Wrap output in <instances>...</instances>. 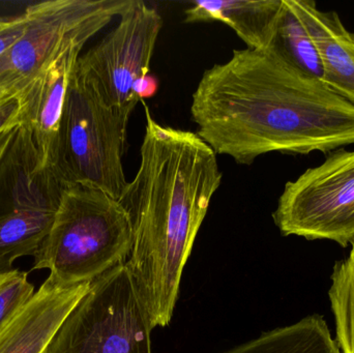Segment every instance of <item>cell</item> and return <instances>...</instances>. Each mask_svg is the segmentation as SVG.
I'll list each match as a JSON object with an SVG mask.
<instances>
[{
	"instance_id": "6da1fadb",
	"label": "cell",
	"mask_w": 354,
	"mask_h": 353,
	"mask_svg": "<svg viewBox=\"0 0 354 353\" xmlns=\"http://www.w3.org/2000/svg\"><path fill=\"white\" fill-rule=\"evenodd\" d=\"M197 135L216 155L251 165L268 153H330L354 144V105L270 50H234L202 75L192 99Z\"/></svg>"
},
{
	"instance_id": "7a4b0ae2",
	"label": "cell",
	"mask_w": 354,
	"mask_h": 353,
	"mask_svg": "<svg viewBox=\"0 0 354 353\" xmlns=\"http://www.w3.org/2000/svg\"><path fill=\"white\" fill-rule=\"evenodd\" d=\"M140 164L118 199L133 229L127 267L153 327H167L181 274L220 188L216 155L197 133L161 126L145 105Z\"/></svg>"
},
{
	"instance_id": "3957f363",
	"label": "cell",
	"mask_w": 354,
	"mask_h": 353,
	"mask_svg": "<svg viewBox=\"0 0 354 353\" xmlns=\"http://www.w3.org/2000/svg\"><path fill=\"white\" fill-rule=\"evenodd\" d=\"M132 248V225L118 199L91 184H66L32 269H49L50 281L70 287L124 263Z\"/></svg>"
},
{
	"instance_id": "277c9868",
	"label": "cell",
	"mask_w": 354,
	"mask_h": 353,
	"mask_svg": "<svg viewBox=\"0 0 354 353\" xmlns=\"http://www.w3.org/2000/svg\"><path fill=\"white\" fill-rule=\"evenodd\" d=\"M128 124L75 66L58 140L56 170L62 182L91 184L120 199L128 186L122 167Z\"/></svg>"
},
{
	"instance_id": "5b68a950",
	"label": "cell",
	"mask_w": 354,
	"mask_h": 353,
	"mask_svg": "<svg viewBox=\"0 0 354 353\" xmlns=\"http://www.w3.org/2000/svg\"><path fill=\"white\" fill-rule=\"evenodd\" d=\"M151 316L126 263L91 282L46 353H153Z\"/></svg>"
},
{
	"instance_id": "8992f818",
	"label": "cell",
	"mask_w": 354,
	"mask_h": 353,
	"mask_svg": "<svg viewBox=\"0 0 354 353\" xmlns=\"http://www.w3.org/2000/svg\"><path fill=\"white\" fill-rule=\"evenodd\" d=\"M134 0H47L25 10L23 35L0 54V89L20 93L68 44L91 39Z\"/></svg>"
},
{
	"instance_id": "52a82bcc",
	"label": "cell",
	"mask_w": 354,
	"mask_h": 353,
	"mask_svg": "<svg viewBox=\"0 0 354 353\" xmlns=\"http://www.w3.org/2000/svg\"><path fill=\"white\" fill-rule=\"evenodd\" d=\"M283 236L354 240V151H330L326 161L288 182L272 213Z\"/></svg>"
},
{
	"instance_id": "ba28073f",
	"label": "cell",
	"mask_w": 354,
	"mask_h": 353,
	"mask_svg": "<svg viewBox=\"0 0 354 353\" xmlns=\"http://www.w3.org/2000/svg\"><path fill=\"white\" fill-rule=\"evenodd\" d=\"M162 26L163 18L157 8L134 0L118 25L77 60V70L102 99L128 122L140 102L133 87L139 78L149 74Z\"/></svg>"
},
{
	"instance_id": "9c48e42d",
	"label": "cell",
	"mask_w": 354,
	"mask_h": 353,
	"mask_svg": "<svg viewBox=\"0 0 354 353\" xmlns=\"http://www.w3.org/2000/svg\"><path fill=\"white\" fill-rule=\"evenodd\" d=\"M4 161L12 178L8 200L0 207V275L14 271L19 258L37 254L53 225L66 184L54 172L35 173L12 155Z\"/></svg>"
},
{
	"instance_id": "30bf717a",
	"label": "cell",
	"mask_w": 354,
	"mask_h": 353,
	"mask_svg": "<svg viewBox=\"0 0 354 353\" xmlns=\"http://www.w3.org/2000/svg\"><path fill=\"white\" fill-rule=\"evenodd\" d=\"M89 39L68 44L23 90L20 124L12 144L37 173L57 174L60 124L71 75ZM59 176V175H58Z\"/></svg>"
},
{
	"instance_id": "8fae6325",
	"label": "cell",
	"mask_w": 354,
	"mask_h": 353,
	"mask_svg": "<svg viewBox=\"0 0 354 353\" xmlns=\"http://www.w3.org/2000/svg\"><path fill=\"white\" fill-rule=\"evenodd\" d=\"M91 282L62 287L49 279L0 330V353H46L58 330L91 289Z\"/></svg>"
},
{
	"instance_id": "7c38bea8",
	"label": "cell",
	"mask_w": 354,
	"mask_h": 353,
	"mask_svg": "<svg viewBox=\"0 0 354 353\" xmlns=\"http://www.w3.org/2000/svg\"><path fill=\"white\" fill-rule=\"evenodd\" d=\"M309 31L322 61V83L354 105V33L336 12H322L311 0H290Z\"/></svg>"
},
{
	"instance_id": "4fadbf2b",
	"label": "cell",
	"mask_w": 354,
	"mask_h": 353,
	"mask_svg": "<svg viewBox=\"0 0 354 353\" xmlns=\"http://www.w3.org/2000/svg\"><path fill=\"white\" fill-rule=\"evenodd\" d=\"M283 0H199L185 10V22L220 21L233 29L248 49L266 50L272 41Z\"/></svg>"
},
{
	"instance_id": "5bb4252c",
	"label": "cell",
	"mask_w": 354,
	"mask_h": 353,
	"mask_svg": "<svg viewBox=\"0 0 354 353\" xmlns=\"http://www.w3.org/2000/svg\"><path fill=\"white\" fill-rule=\"evenodd\" d=\"M224 353H342L324 317L311 315Z\"/></svg>"
},
{
	"instance_id": "9a60e30c",
	"label": "cell",
	"mask_w": 354,
	"mask_h": 353,
	"mask_svg": "<svg viewBox=\"0 0 354 353\" xmlns=\"http://www.w3.org/2000/svg\"><path fill=\"white\" fill-rule=\"evenodd\" d=\"M268 49L304 77L322 82L324 70L317 48L290 0L282 1Z\"/></svg>"
},
{
	"instance_id": "2e32d148",
	"label": "cell",
	"mask_w": 354,
	"mask_h": 353,
	"mask_svg": "<svg viewBox=\"0 0 354 353\" xmlns=\"http://www.w3.org/2000/svg\"><path fill=\"white\" fill-rule=\"evenodd\" d=\"M328 296L336 323V342L342 353H354V240L351 254L335 265Z\"/></svg>"
},
{
	"instance_id": "e0dca14e",
	"label": "cell",
	"mask_w": 354,
	"mask_h": 353,
	"mask_svg": "<svg viewBox=\"0 0 354 353\" xmlns=\"http://www.w3.org/2000/svg\"><path fill=\"white\" fill-rule=\"evenodd\" d=\"M35 286L26 271H14L6 274L0 282V330L30 300Z\"/></svg>"
},
{
	"instance_id": "ac0fdd59",
	"label": "cell",
	"mask_w": 354,
	"mask_h": 353,
	"mask_svg": "<svg viewBox=\"0 0 354 353\" xmlns=\"http://www.w3.org/2000/svg\"><path fill=\"white\" fill-rule=\"evenodd\" d=\"M22 97L20 93H10L0 99V133L20 124Z\"/></svg>"
},
{
	"instance_id": "d6986e66",
	"label": "cell",
	"mask_w": 354,
	"mask_h": 353,
	"mask_svg": "<svg viewBox=\"0 0 354 353\" xmlns=\"http://www.w3.org/2000/svg\"><path fill=\"white\" fill-rule=\"evenodd\" d=\"M27 26L26 14L14 18H0V54L3 53L24 32Z\"/></svg>"
},
{
	"instance_id": "ffe728a7",
	"label": "cell",
	"mask_w": 354,
	"mask_h": 353,
	"mask_svg": "<svg viewBox=\"0 0 354 353\" xmlns=\"http://www.w3.org/2000/svg\"><path fill=\"white\" fill-rule=\"evenodd\" d=\"M159 88V81L153 75L147 74L135 82L133 90L140 101L153 97Z\"/></svg>"
},
{
	"instance_id": "44dd1931",
	"label": "cell",
	"mask_w": 354,
	"mask_h": 353,
	"mask_svg": "<svg viewBox=\"0 0 354 353\" xmlns=\"http://www.w3.org/2000/svg\"><path fill=\"white\" fill-rule=\"evenodd\" d=\"M16 132L17 126L16 128H8V130L0 133V166H1L2 162H3L6 153H8V149H10L12 140H14Z\"/></svg>"
},
{
	"instance_id": "7402d4cb",
	"label": "cell",
	"mask_w": 354,
	"mask_h": 353,
	"mask_svg": "<svg viewBox=\"0 0 354 353\" xmlns=\"http://www.w3.org/2000/svg\"><path fill=\"white\" fill-rule=\"evenodd\" d=\"M8 93H6V91L1 90V89H0V99H1L2 97H4V95H8Z\"/></svg>"
},
{
	"instance_id": "603a6c76",
	"label": "cell",
	"mask_w": 354,
	"mask_h": 353,
	"mask_svg": "<svg viewBox=\"0 0 354 353\" xmlns=\"http://www.w3.org/2000/svg\"><path fill=\"white\" fill-rule=\"evenodd\" d=\"M8 274V273H6ZM6 275V274H3V275H0V282H1V280L3 279V276Z\"/></svg>"
},
{
	"instance_id": "cb8c5ba5",
	"label": "cell",
	"mask_w": 354,
	"mask_h": 353,
	"mask_svg": "<svg viewBox=\"0 0 354 353\" xmlns=\"http://www.w3.org/2000/svg\"><path fill=\"white\" fill-rule=\"evenodd\" d=\"M10 149H12V147H10ZM12 151H14V149H12ZM15 153H16V151H15ZM17 155H18V153H17ZM19 157H20V155H19ZM20 158H21V157H20ZM21 159H22V158H21ZM24 161H25V160H24ZM25 162H26V161H25ZM26 163H27V162H26ZM27 164H28V163H27ZM28 165H29V164H28ZM30 166H31V165H30ZM32 167H33V166H32Z\"/></svg>"
}]
</instances>
